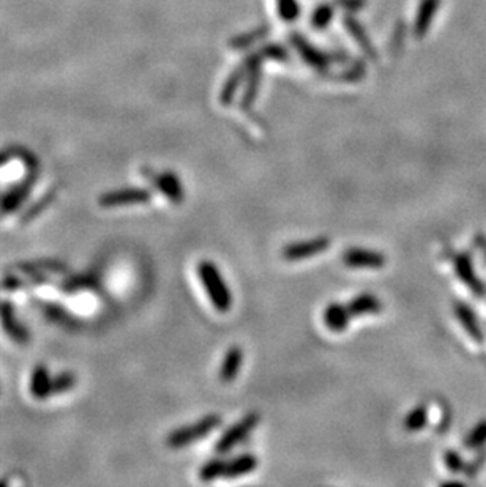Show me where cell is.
Listing matches in <instances>:
<instances>
[{"label": "cell", "mask_w": 486, "mask_h": 487, "mask_svg": "<svg viewBox=\"0 0 486 487\" xmlns=\"http://www.w3.org/2000/svg\"><path fill=\"white\" fill-rule=\"evenodd\" d=\"M197 275H199V279L208 293V298H210L215 309L218 313H228L231 306H233V295H231L229 287L223 279L222 271L218 270L217 265L210 260H202L197 265Z\"/></svg>", "instance_id": "1"}, {"label": "cell", "mask_w": 486, "mask_h": 487, "mask_svg": "<svg viewBox=\"0 0 486 487\" xmlns=\"http://www.w3.org/2000/svg\"><path fill=\"white\" fill-rule=\"evenodd\" d=\"M219 424H222V418L218 415H207L204 418H201L199 421H196L195 424L186 428H180L177 430H174L172 434H169L168 437V445L171 448H182L193 441H197L201 439H204L206 435H208L212 430L217 429Z\"/></svg>", "instance_id": "2"}, {"label": "cell", "mask_w": 486, "mask_h": 487, "mask_svg": "<svg viewBox=\"0 0 486 487\" xmlns=\"http://www.w3.org/2000/svg\"><path fill=\"white\" fill-rule=\"evenodd\" d=\"M259 421H261L259 413H254V412L248 413L246 416H243L240 421H237L234 426H231L228 430H226V432L222 435V439H219L217 441V445H215V451H217L218 454H226V452L234 450L237 445L242 443V441L253 432L254 428L259 424Z\"/></svg>", "instance_id": "3"}, {"label": "cell", "mask_w": 486, "mask_h": 487, "mask_svg": "<svg viewBox=\"0 0 486 487\" xmlns=\"http://www.w3.org/2000/svg\"><path fill=\"white\" fill-rule=\"evenodd\" d=\"M329 246H330L329 237H316V239H312V240L289 243V245L282 249L281 256L285 257L287 262H298V260L313 257L316 254L327 251Z\"/></svg>", "instance_id": "4"}, {"label": "cell", "mask_w": 486, "mask_h": 487, "mask_svg": "<svg viewBox=\"0 0 486 487\" xmlns=\"http://www.w3.org/2000/svg\"><path fill=\"white\" fill-rule=\"evenodd\" d=\"M341 260L350 268H382L387 264V257L382 252L361 248H350L344 251Z\"/></svg>", "instance_id": "5"}, {"label": "cell", "mask_w": 486, "mask_h": 487, "mask_svg": "<svg viewBox=\"0 0 486 487\" xmlns=\"http://www.w3.org/2000/svg\"><path fill=\"white\" fill-rule=\"evenodd\" d=\"M455 271L456 276L460 277L469 291H472L477 297H485L486 295V286L482 281L478 279V276L476 275V270H474V264L471 260V256L466 252H460L455 256Z\"/></svg>", "instance_id": "6"}, {"label": "cell", "mask_w": 486, "mask_h": 487, "mask_svg": "<svg viewBox=\"0 0 486 487\" xmlns=\"http://www.w3.org/2000/svg\"><path fill=\"white\" fill-rule=\"evenodd\" d=\"M453 311H455L456 319L460 320V324L466 330L469 338H471L472 341H476L477 344H482L485 341V336H483L482 328H480V325H478V320H477L476 314L472 313V309L469 308L466 303L455 302L453 303Z\"/></svg>", "instance_id": "7"}, {"label": "cell", "mask_w": 486, "mask_h": 487, "mask_svg": "<svg viewBox=\"0 0 486 487\" xmlns=\"http://www.w3.org/2000/svg\"><path fill=\"white\" fill-rule=\"evenodd\" d=\"M150 201V192L145 190H123L116 191L111 194L101 197V205L116 207V205H128V203H143Z\"/></svg>", "instance_id": "8"}, {"label": "cell", "mask_w": 486, "mask_h": 487, "mask_svg": "<svg viewBox=\"0 0 486 487\" xmlns=\"http://www.w3.org/2000/svg\"><path fill=\"white\" fill-rule=\"evenodd\" d=\"M259 461L258 457L251 454V452H245V454H240L234 457L233 461H226V468L223 478L234 479L245 477V475L254 472L258 468Z\"/></svg>", "instance_id": "9"}, {"label": "cell", "mask_w": 486, "mask_h": 487, "mask_svg": "<svg viewBox=\"0 0 486 487\" xmlns=\"http://www.w3.org/2000/svg\"><path fill=\"white\" fill-rule=\"evenodd\" d=\"M350 313L346 304L330 303L324 311V324L330 331L341 333L346 330L350 322Z\"/></svg>", "instance_id": "10"}, {"label": "cell", "mask_w": 486, "mask_h": 487, "mask_svg": "<svg viewBox=\"0 0 486 487\" xmlns=\"http://www.w3.org/2000/svg\"><path fill=\"white\" fill-rule=\"evenodd\" d=\"M346 306L352 317L379 314L382 311L381 300L372 293H360V295L350 300Z\"/></svg>", "instance_id": "11"}, {"label": "cell", "mask_w": 486, "mask_h": 487, "mask_svg": "<svg viewBox=\"0 0 486 487\" xmlns=\"http://www.w3.org/2000/svg\"><path fill=\"white\" fill-rule=\"evenodd\" d=\"M243 363V352L239 345H233L224 355L222 369H219V380L223 383H231L237 378Z\"/></svg>", "instance_id": "12"}, {"label": "cell", "mask_w": 486, "mask_h": 487, "mask_svg": "<svg viewBox=\"0 0 486 487\" xmlns=\"http://www.w3.org/2000/svg\"><path fill=\"white\" fill-rule=\"evenodd\" d=\"M155 183L158 188L165 192L169 201H172L174 203L183 202V188L174 174L168 172L160 175V177L155 178Z\"/></svg>", "instance_id": "13"}, {"label": "cell", "mask_w": 486, "mask_h": 487, "mask_svg": "<svg viewBox=\"0 0 486 487\" xmlns=\"http://www.w3.org/2000/svg\"><path fill=\"white\" fill-rule=\"evenodd\" d=\"M428 421V409L426 405H417L412 409L408 415H406L404 421H403V428L404 430H408V432H417V430H420L426 426Z\"/></svg>", "instance_id": "14"}, {"label": "cell", "mask_w": 486, "mask_h": 487, "mask_svg": "<svg viewBox=\"0 0 486 487\" xmlns=\"http://www.w3.org/2000/svg\"><path fill=\"white\" fill-rule=\"evenodd\" d=\"M224 468H226V461L223 459H212V461L206 462L204 466L201 467L199 470V478L201 481H204V483H208V481H213L217 478H222L224 475Z\"/></svg>", "instance_id": "15"}, {"label": "cell", "mask_w": 486, "mask_h": 487, "mask_svg": "<svg viewBox=\"0 0 486 487\" xmlns=\"http://www.w3.org/2000/svg\"><path fill=\"white\" fill-rule=\"evenodd\" d=\"M486 443V420L480 421L471 432L466 435L465 446L467 450H478Z\"/></svg>", "instance_id": "16"}, {"label": "cell", "mask_w": 486, "mask_h": 487, "mask_svg": "<svg viewBox=\"0 0 486 487\" xmlns=\"http://www.w3.org/2000/svg\"><path fill=\"white\" fill-rule=\"evenodd\" d=\"M32 393L33 396H37V398H44V396L51 394V382L46 376V369H39L35 372V376H33L32 380Z\"/></svg>", "instance_id": "17"}, {"label": "cell", "mask_w": 486, "mask_h": 487, "mask_svg": "<svg viewBox=\"0 0 486 487\" xmlns=\"http://www.w3.org/2000/svg\"><path fill=\"white\" fill-rule=\"evenodd\" d=\"M438 7H439V0H425V2H423L420 16H418V26H417L418 32L426 30V27L429 26V21H431L434 13H436Z\"/></svg>", "instance_id": "18"}, {"label": "cell", "mask_w": 486, "mask_h": 487, "mask_svg": "<svg viewBox=\"0 0 486 487\" xmlns=\"http://www.w3.org/2000/svg\"><path fill=\"white\" fill-rule=\"evenodd\" d=\"M444 463L451 473L462 472V470L466 468V463H465V461H462L461 454L455 450H447L444 452Z\"/></svg>", "instance_id": "19"}, {"label": "cell", "mask_w": 486, "mask_h": 487, "mask_svg": "<svg viewBox=\"0 0 486 487\" xmlns=\"http://www.w3.org/2000/svg\"><path fill=\"white\" fill-rule=\"evenodd\" d=\"M486 461V452H483V454H480L477 456L476 459H474V462L469 463V466H466V473H467V477H476L477 472L480 470V467L483 466V462Z\"/></svg>", "instance_id": "20"}]
</instances>
